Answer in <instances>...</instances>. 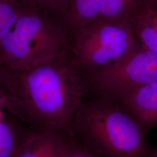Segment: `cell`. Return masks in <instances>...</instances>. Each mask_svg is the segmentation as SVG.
Instances as JSON below:
<instances>
[{
    "mask_svg": "<svg viewBox=\"0 0 157 157\" xmlns=\"http://www.w3.org/2000/svg\"><path fill=\"white\" fill-rule=\"evenodd\" d=\"M73 138L62 132L32 130L16 157H63Z\"/></svg>",
    "mask_w": 157,
    "mask_h": 157,
    "instance_id": "obj_6",
    "label": "cell"
},
{
    "mask_svg": "<svg viewBox=\"0 0 157 157\" xmlns=\"http://www.w3.org/2000/svg\"><path fill=\"white\" fill-rule=\"evenodd\" d=\"M140 45L131 23L96 19L71 34L70 53L86 76L119 62Z\"/></svg>",
    "mask_w": 157,
    "mask_h": 157,
    "instance_id": "obj_4",
    "label": "cell"
},
{
    "mask_svg": "<svg viewBox=\"0 0 157 157\" xmlns=\"http://www.w3.org/2000/svg\"><path fill=\"white\" fill-rule=\"evenodd\" d=\"M6 70L0 102L8 113L34 130L73 136V119L88 87L70 52L27 69Z\"/></svg>",
    "mask_w": 157,
    "mask_h": 157,
    "instance_id": "obj_1",
    "label": "cell"
},
{
    "mask_svg": "<svg viewBox=\"0 0 157 157\" xmlns=\"http://www.w3.org/2000/svg\"><path fill=\"white\" fill-rule=\"evenodd\" d=\"M98 97L118 101L131 91L157 82V53L140 45L119 62L85 76Z\"/></svg>",
    "mask_w": 157,
    "mask_h": 157,
    "instance_id": "obj_5",
    "label": "cell"
},
{
    "mask_svg": "<svg viewBox=\"0 0 157 157\" xmlns=\"http://www.w3.org/2000/svg\"><path fill=\"white\" fill-rule=\"evenodd\" d=\"M73 137L100 157H152L146 132L119 102L98 97L84 102L76 113Z\"/></svg>",
    "mask_w": 157,
    "mask_h": 157,
    "instance_id": "obj_2",
    "label": "cell"
},
{
    "mask_svg": "<svg viewBox=\"0 0 157 157\" xmlns=\"http://www.w3.org/2000/svg\"><path fill=\"white\" fill-rule=\"evenodd\" d=\"M122 104L146 132L157 124V82L146 84L124 95Z\"/></svg>",
    "mask_w": 157,
    "mask_h": 157,
    "instance_id": "obj_7",
    "label": "cell"
},
{
    "mask_svg": "<svg viewBox=\"0 0 157 157\" xmlns=\"http://www.w3.org/2000/svg\"><path fill=\"white\" fill-rule=\"evenodd\" d=\"M63 157H100L90 151L74 137L71 141Z\"/></svg>",
    "mask_w": 157,
    "mask_h": 157,
    "instance_id": "obj_14",
    "label": "cell"
},
{
    "mask_svg": "<svg viewBox=\"0 0 157 157\" xmlns=\"http://www.w3.org/2000/svg\"><path fill=\"white\" fill-rule=\"evenodd\" d=\"M138 0H104L97 19L124 21L131 23Z\"/></svg>",
    "mask_w": 157,
    "mask_h": 157,
    "instance_id": "obj_11",
    "label": "cell"
},
{
    "mask_svg": "<svg viewBox=\"0 0 157 157\" xmlns=\"http://www.w3.org/2000/svg\"><path fill=\"white\" fill-rule=\"evenodd\" d=\"M24 0H0V43L27 6Z\"/></svg>",
    "mask_w": 157,
    "mask_h": 157,
    "instance_id": "obj_12",
    "label": "cell"
},
{
    "mask_svg": "<svg viewBox=\"0 0 157 157\" xmlns=\"http://www.w3.org/2000/svg\"><path fill=\"white\" fill-rule=\"evenodd\" d=\"M104 0H67L60 17L70 34L97 19Z\"/></svg>",
    "mask_w": 157,
    "mask_h": 157,
    "instance_id": "obj_9",
    "label": "cell"
},
{
    "mask_svg": "<svg viewBox=\"0 0 157 157\" xmlns=\"http://www.w3.org/2000/svg\"><path fill=\"white\" fill-rule=\"evenodd\" d=\"M32 130L11 115L9 118L4 114L0 118V157H16Z\"/></svg>",
    "mask_w": 157,
    "mask_h": 157,
    "instance_id": "obj_10",
    "label": "cell"
},
{
    "mask_svg": "<svg viewBox=\"0 0 157 157\" xmlns=\"http://www.w3.org/2000/svg\"><path fill=\"white\" fill-rule=\"evenodd\" d=\"M152 157H157V148H154Z\"/></svg>",
    "mask_w": 157,
    "mask_h": 157,
    "instance_id": "obj_16",
    "label": "cell"
},
{
    "mask_svg": "<svg viewBox=\"0 0 157 157\" xmlns=\"http://www.w3.org/2000/svg\"><path fill=\"white\" fill-rule=\"evenodd\" d=\"M71 36L60 19L28 4L0 43V65L29 69L70 52Z\"/></svg>",
    "mask_w": 157,
    "mask_h": 157,
    "instance_id": "obj_3",
    "label": "cell"
},
{
    "mask_svg": "<svg viewBox=\"0 0 157 157\" xmlns=\"http://www.w3.org/2000/svg\"><path fill=\"white\" fill-rule=\"evenodd\" d=\"M26 3L60 19L67 0H24Z\"/></svg>",
    "mask_w": 157,
    "mask_h": 157,
    "instance_id": "obj_13",
    "label": "cell"
},
{
    "mask_svg": "<svg viewBox=\"0 0 157 157\" xmlns=\"http://www.w3.org/2000/svg\"><path fill=\"white\" fill-rule=\"evenodd\" d=\"M6 69L0 65V94L2 89V86L4 83L6 77Z\"/></svg>",
    "mask_w": 157,
    "mask_h": 157,
    "instance_id": "obj_15",
    "label": "cell"
},
{
    "mask_svg": "<svg viewBox=\"0 0 157 157\" xmlns=\"http://www.w3.org/2000/svg\"><path fill=\"white\" fill-rule=\"evenodd\" d=\"M131 24L139 44L157 53V0H138Z\"/></svg>",
    "mask_w": 157,
    "mask_h": 157,
    "instance_id": "obj_8",
    "label": "cell"
}]
</instances>
